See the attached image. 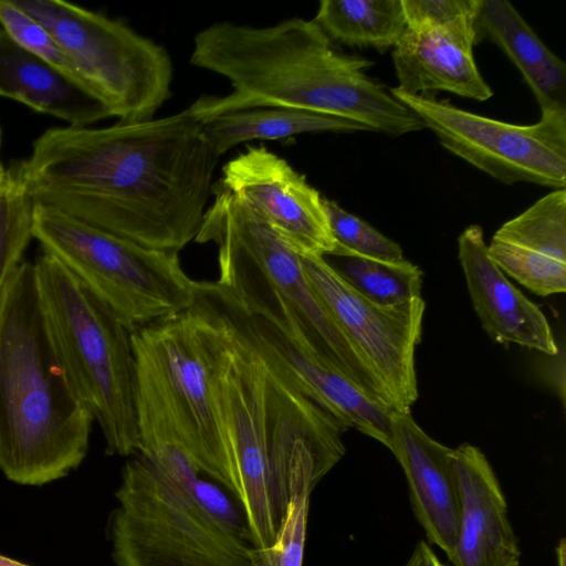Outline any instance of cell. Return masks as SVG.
Returning <instances> with one entry per match:
<instances>
[{
	"mask_svg": "<svg viewBox=\"0 0 566 566\" xmlns=\"http://www.w3.org/2000/svg\"><path fill=\"white\" fill-rule=\"evenodd\" d=\"M218 158L186 108L102 128H50L12 171L33 203L179 253L199 231Z\"/></svg>",
	"mask_w": 566,
	"mask_h": 566,
	"instance_id": "6da1fadb",
	"label": "cell"
},
{
	"mask_svg": "<svg viewBox=\"0 0 566 566\" xmlns=\"http://www.w3.org/2000/svg\"><path fill=\"white\" fill-rule=\"evenodd\" d=\"M192 308L220 439V484L235 497L251 545L266 549L282 518L275 494L286 492L300 470L339 452L347 429L254 350L200 293Z\"/></svg>",
	"mask_w": 566,
	"mask_h": 566,
	"instance_id": "7a4b0ae2",
	"label": "cell"
},
{
	"mask_svg": "<svg viewBox=\"0 0 566 566\" xmlns=\"http://www.w3.org/2000/svg\"><path fill=\"white\" fill-rule=\"evenodd\" d=\"M190 64L226 77L232 87L188 107L201 123L248 108L286 107L394 136L424 128L390 88L366 73L373 61L338 51L314 20L291 18L266 27L216 22L196 34Z\"/></svg>",
	"mask_w": 566,
	"mask_h": 566,
	"instance_id": "3957f363",
	"label": "cell"
},
{
	"mask_svg": "<svg viewBox=\"0 0 566 566\" xmlns=\"http://www.w3.org/2000/svg\"><path fill=\"white\" fill-rule=\"evenodd\" d=\"M94 419L54 345L34 263L0 297V470L21 485L64 478L86 457Z\"/></svg>",
	"mask_w": 566,
	"mask_h": 566,
	"instance_id": "277c9868",
	"label": "cell"
},
{
	"mask_svg": "<svg viewBox=\"0 0 566 566\" xmlns=\"http://www.w3.org/2000/svg\"><path fill=\"white\" fill-rule=\"evenodd\" d=\"M195 238L218 247L222 287L244 311L260 315L303 348L394 408L369 365L311 286L300 256L244 200L219 184Z\"/></svg>",
	"mask_w": 566,
	"mask_h": 566,
	"instance_id": "5b68a950",
	"label": "cell"
},
{
	"mask_svg": "<svg viewBox=\"0 0 566 566\" xmlns=\"http://www.w3.org/2000/svg\"><path fill=\"white\" fill-rule=\"evenodd\" d=\"M46 322L77 396L102 430L106 453H139L132 332L53 255L34 262Z\"/></svg>",
	"mask_w": 566,
	"mask_h": 566,
	"instance_id": "8992f818",
	"label": "cell"
},
{
	"mask_svg": "<svg viewBox=\"0 0 566 566\" xmlns=\"http://www.w3.org/2000/svg\"><path fill=\"white\" fill-rule=\"evenodd\" d=\"M139 453L182 451L220 483L221 450L198 317L192 306L132 332Z\"/></svg>",
	"mask_w": 566,
	"mask_h": 566,
	"instance_id": "52a82bcc",
	"label": "cell"
},
{
	"mask_svg": "<svg viewBox=\"0 0 566 566\" xmlns=\"http://www.w3.org/2000/svg\"><path fill=\"white\" fill-rule=\"evenodd\" d=\"M32 237L130 331L190 308L200 282L179 253L153 250L33 203Z\"/></svg>",
	"mask_w": 566,
	"mask_h": 566,
	"instance_id": "ba28073f",
	"label": "cell"
},
{
	"mask_svg": "<svg viewBox=\"0 0 566 566\" xmlns=\"http://www.w3.org/2000/svg\"><path fill=\"white\" fill-rule=\"evenodd\" d=\"M108 534L115 566H258L254 547L146 459L127 461Z\"/></svg>",
	"mask_w": 566,
	"mask_h": 566,
	"instance_id": "9c48e42d",
	"label": "cell"
},
{
	"mask_svg": "<svg viewBox=\"0 0 566 566\" xmlns=\"http://www.w3.org/2000/svg\"><path fill=\"white\" fill-rule=\"evenodd\" d=\"M45 28L84 87L117 122L154 118L169 98L172 62L164 46L119 20L61 0H13Z\"/></svg>",
	"mask_w": 566,
	"mask_h": 566,
	"instance_id": "30bf717a",
	"label": "cell"
},
{
	"mask_svg": "<svg viewBox=\"0 0 566 566\" xmlns=\"http://www.w3.org/2000/svg\"><path fill=\"white\" fill-rule=\"evenodd\" d=\"M391 94L453 155L505 184L566 187V111L541 113L531 125L501 122L461 109L433 96Z\"/></svg>",
	"mask_w": 566,
	"mask_h": 566,
	"instance_id": "8fae6325",
	"label": "cell"
},
{
	"mask_svg": "<svg viewBox=\"0 0 566 566\" xmlns=\"http://www.w3.org/2000/svg\"><path fill=\"white\" fill-rule=\"evenodd\" d=\"M298 256L311 286L387 390L395 410L410 411L419 396L416 348L422 334L423 298L375 304L347 285L323 256Z\"/></svg>",
	"mask_w": 566,
	"mask_h": 566,
	"instance_id": "7c38bea8",
	"label": "cell"
},
{
	"mask_svg": "<svg viewBox=\"0 0 566 566\" xmlns=\"http://www.w3.org/2000/svg\"><path fill=\"white\" fill-rule=\"evenodd\" d=\"M199 293L300 391L347 429H356L389 448L391 408L303 348L269 319L244 311L216 282H201Z\"/></svg>",
	"mask_w": 566,
	"mask_h": 566,
	"instance_id": "4fadbf2b",
	"label": "cell"
},
{
	"mask_svg": "<svg viewBox=\"0 0 566 566\" xmlns=\"http://www.w3.org/2000/svg\"><path fill=\"white\" fill-rule=\"evenodd\" d=\"M250 205L298 255L338 251L324 197L305 176L264 146H249L229 160L217 182Z\"/></svg>",
	"mask_w": 566,
	"mask_h": 566,
	"instance_id": "5bb4252c",
	"label": "cell"
},
{
	"mask_svg": "<svg viewBox=\"0 0 566 566\" xmlns=\"http://www.w3.org/2000/svg\"><path fill=\"white\" fill-rule=\"evenodd\" d=\"M459 524L452 566H521V551L500 482L485 454L463 443L452 450Z\"/></svg>",
	"mask_w": 566,
	"mask_h": 566,
	"instance_id": "9a60e30c",
	"label": "cell"
},
{
	"mask_svg": "<svg viewBox=\"0 0 566 566\" xmlns=\"http://www.w3.org/2000/svg\"><path fill=\"white\" fill-rule=\"evenodd\" d=\"M403 470L413 513L430 543L451 562L459 524V491L451 448L431 438L410 411L391 412L388 448Z\"/></svg>",
	"mask_w": 566,
	"mask_h": 566,
	"instance_id": "2e32d148",
	"label": "cell"
},
{
	"mask_svg": "<svg viewBox=\"0 0 566 566\" xmlns=\"http://www.w3.org/2000/svg\"><path fill=\"white\" fill-rule=\"evenodd\" d=\"M458 255L473 308L493 342L546 355L557 353L559 345L545 314L490 259L479 224L467 227L459 235Z\"/></svg>",
	"mask_w": 566,
	"mask_h": 566,
	"instance_id": "e0dca14e",
	"label": "cell"
},
{
	"mask_svg": "<svg viewBox=\"0 0 566 566\" xmlns=\"http://www.w3.org/2000/svg\"><path fill=\"white\" fill-rule=\"evenodd\" d=\"M497 268L539 296L566 290V190L545 195L503 223L486 244Z\"/></svg>",
	"mask_w": 566,
	"mask_h": 566,
	"instance_id": "ac0fdd59",
	"label": "cell"
},
{
	"mask_svg": "<svg viewBox=\"0 0 566 566\" xmlns=\"http://www.w3.org/2000/svg\"><path fill=\"white\" fill-rule=\"evenodd\" d=\"M474 44L475 20L406 27L392 49L396 87L408 94L443 91L479 102L489 99L493 92L475 64Z\"/></svg>",
	"mask_w": 566,
	"mask_h": 566,
	"instance_id": "d6986e66",
	"label": "cell"
},
{
	"mask_svg": "<svg viewBox=\"0 0 566 566\" xmlns=\"http://www.w3.org/2000/svg\"><path fill=\"white\" fill-rule=\"evenodd\" d=\"M0 96L85 127L111 117L80 83L17 44L0 28Z\"/></svg>",
	"mask_w": 566,
	"mask_h": 566,
	"instance_id": "ffe728a7",
	"label": "cell"
},
{
	"mask_svg": "<svg viewBox=\"0 0 566 566\" xmlns=\"http://www.w3.org/2000/svg\"><path fill=\"white\" fill-rule=\"evenodd\" d=\"M497 45L522 74L541 113L566 111V63L554 54L507 0H481L475 44Z\"/></svg>",
	"mask_w": 566,
	"mask_h": 566,
	"instance_id": "44dd1931",
	"label": "cell"
},
{
	"mask_svg": "<svg viewBox=\"0 0 566 566\" xmlns=\"http://www.w3.org/2000/svg\"><path fill=\"white\" fill-rule=\"evenodd\" d=\"M202 130L219 157L254 139H282L307 133L370 132L347 118L286 107H255L222 114L202 122Z\"/></svg>",
	"mask_w": 566,
	"mask_h": 566,
	"instance_id": "7402d4cb",
	"label": "cell"
},
{
	"mask_svg": "<svg viewBox=\"0 0 566 566\" xmlns=\"http://www.w3.org/2000/svg\"><path fill=\"white\" fill-rule=\"evenodd\" d=\"M313 20L333 42L379 52L394 49L407 27L401 0H322Z\"/></svg>",
	"mask_w": 566,
	"mask_h": 566,
	"instance_id": "603a6c76",
	"label": "cell"
},
{
	"mask_svg": "<svg viewBox=\"0 0 566 566\" xmlns=\"http://www.w3.org/2000/svg\"><path fill=\"white\" fill-rule=\"evenodd\" d=\"M356 293L378 305H397L421 297L423 272L403 259L387 261L343 249L323 256Z\"/></svg>",
	"mask_w": 566,
	"mask_h": 566,
	"instance_id": "cb8c5ba5",
	"label": "cell"
},
{
	"mask_svg": "<svg viewBox=\"0 0 566 566\" xmlns=\"http://www.w3.org/2000/svg\"><path fill=\"white\" fill-rule=\"evenodd\" d=\"M10 172L11 181L0 196V297L33 238V202L12 169Z\"/></svg>",
	"mask_w": 566,
	"mask_h": 566,
	"instance_id": "d4e9b609",
	"label": "cell"
},
{
	"mask_svg": "<svg viewBox=\"0 0 566 566\" xmlns=\"http://www.w3.org/2000/svg\"><path fill=\"white\" fill-rule=\"evenodd\" d=\"M312 491L302 488L291 493L274 542L266 549L254 548L258 566H303Z\"/></svg>",
	"mask_w": 566,
	"mask_h": 566,
	"instance_id": "484cf974",
	"label": "cell"
},
{
	"mask_svg": "<svg viewBox=\"0 0 566 566\" xmlns=\"http://www.w3.org/2000/svg\"><path fill=\"white\" fill-rule=\"evenodd\" d=\"M324 206L338 250L387 261L405 259L402 249L397 242L357 216L344 210L336 201L324 198Z\"/></svg>",
	"mask_w": 566,
	"mask_h": 566,
	"instance_id": "4316f807",
	"label": "cell"
},
{
	"mask_svg": "<svg viewBox=\"0 0 566 566\" xmlns=\"http://www.w3.org/2000/svg\"><path fill=\"white\" fill-rule=\"evenodd\" d=\"M0 23L6 33L17 44L84 87L75 66L51 33L28 13L19 9L13 0H0Z\"/></svg>",
	"mask_w": 566,
	"mask_h": 566,
	"instance_id": "83f0119b",
	"label": "cell"
},
{
	"mask_svg": "<svg viewBox=\"0 0 566 566\" xmlns=\"http://www.w3.org/2000/svg\"><path fill=\"white\" fill-rule=\"evenodd\" d=\"M481 0H401L408 28L444 27L475 20Z\"/></svg>",
	"mask_w": 566,
	"mask_h": 566,
	"instance_id": "f1b7e54d",
	"label": "cell"
},
{
	"mask_svg": "<svg viewBox=\"0 0 566 566\" xmlns=\"http://www.w3.org/2000/svg\"><path fill=\"white\" fill-rule=\"evenodd\" d=\"M191 495L210 515L235 534L249 541L242 513L234 509L233 504L218 486L198 479L192 488Z\"/></svg>",
	"mask_w": 566,
	"mask_h": 566,
	"instance_id": "f546056e",
	"label": "cell"
},
{
	"mask_svg": "<svg viewBox=\"0 0 566 566\" xmlns=\"http://www.w3.org/2000/svg\"><path fill=\"white\" fill-rule=\"evenodd\" d=\"M543 358L537 364V373L544 384H546L559 398L563 406L566 401V365L565 347L559 348L554 355L542 354Z\"/></svg>",
	"mask_w": 566,
	"mask_h": 566,
	"instance_id": "4dcf8cb0",
	"label": "cell"
},
{
	"mask_svg": "<svg viewBox=\"0 0 566 566\" xmlns=\"http://www.w3.org/2000/svg\"><path fill=\"white\" fill-rule=\"evenodd\" d=\"M403 566H447L440 560L430 545L420 541L415 546L410 557Z\"/></svg>",
	"mask_w": 566,
	"mask_h": 566,
	"instance_id": "1f68e13d",
	"label": "cell"
},
{
	"mask_svg": "<svg viewBox=\"0 0 566 566\" xmlns=\"http://www.w3.org/2000/svg\"><path fill=\"white\" fill-rule=\"evenodd\" d=\"M11 181V172L6 171L3 166L0 164V196L6 191Z\"/></svg>",
	"mask_w": 566,
	"mask_h": 566,
	"instance_id": "d6a6232c",
	"label": "cell"
},
{
	"mask_svg": "<svg viewBox=\"0 0 566 566\" xmlns=\"http://www.w3.org/2000/svg\"><path fill=\"white\" fill-rule=\"evenodd\" d=\"M0 566H30L0 554Z\"/></svg>",
	"mask_w": 566,
	"mask_h": 566,
	"instance_id": "836d02e7",
	"label": "cell"
},
{
	"mask_svg": "<svg viewBox=\"0 0 566 566\" xmlns=\"http://www.w3.org/2000/svg\"><path fill=\"white\" fill-rule=\"evenodd\" d=\"M558 566H565V545L564 539L560 541L558 546Z\"/></svg>",
	"mask_w": 566,
	"mask_h": 566,
	"instance_id": "e575fe53",
	"label": "cell"
}]
</instances>
